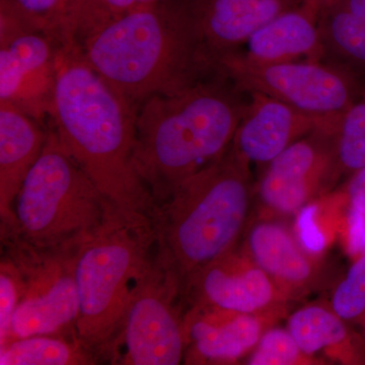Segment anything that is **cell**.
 <instances>
[{
  "mask_svg": "<svg viewBox=\"0 0 365 365\" xmlns=\"http://www.w3.org/2000/svg\"><path fill=\"white\" fill-rule=\"evenodd\" d=\"M67 333L36 335L11 340L0 350L1 365H81L95 364V353L78 336Z\"/></svg>",
  "mask_w": 365,
  "mask_h": 365,
  "instance_id": "21",
  "label": "cell"
},
{
  "mask_svg": "<svg viewBox=\"0 0 365 365\" xmlns=\"http://www.w3.org/2000/svg\"><path fill=\"white\" fill-rule=\"evenodd\" d=\"M20 299L18 272L7 257L0 265V350L11 340V322Z\"/></svg>",
  "mask_w": 365,
  "mask_h": 365,
  "instance_id": "27",
  "label": "cell"
},
{
  "mask_svg": "<svg viewBox=\"0 0 365 365\" xmlns=\"http://www.w3.org/2000/svg\"><path fill=\"white\" fill-rule=\"evenodd\" d=\"M135 106L62 46L50 118L60 143L120 210L153 220L155 204L134 165Z\"/></svg>",
  "mask_w": 365,
  "mask_h": 365,
  "instance_id": "1",
  "label": "cell"
},
{
  "mask_svg": "<svg viewBox=\"0 0 365 365\" xmlns=\"http://www.w3.org/2000/svg\"><path fill=\"white\" fill-rule=\"evenodd\" d=\"M216 72L245 93H262L323 116L344 117L362 93L356 76L326 61L262 63L237 50L217 59Z\"/></svg>",
  "mask_w": 365,
  "mask_h": 365,
  "instance_id": "7",
  "label": "cell"
},
{
  "mask_svg": "<svg viewBox=\"0 0 365 365\" xmlns=\"http://www.w3.org/2000/svg\"><path fill=\"white\" fill-rule=\"evenodd\" d=\"M273 314L192 307L184 317L186 354L192 361L232 362L253 349Z\"/></svg>",
  "mask_w": 365,
  "mask_h": 365,
  "instance_id": "15",
  "label": "cell"
},
{
  "mask_svg": "<svg viewBox=\"0 0 365 365\" xmlns=\"http://www.w3.org/2000/svg\"><path fill=\"white\" fill-rule=\"evenodd\" d=\"M350 211L365 216V168L351 176L347 190Z\"/></svg>",
  "mask_w": 365,
  "mask_h": 365,
  "instance_id": "28",
  "label": "cell"
},
{
  "mask_svg": "<svg viewBox=\"0 0 365 365\" xmlns=\"http://www.w3.org/2000/svg\"><path fill=\"white\" fill-rule=\"evenodd\" d=\"M118 209L67 153L51 128L16 198V227L6 240L41 250L78 248Z\"/></svg>",
  "mask_w": 365,
  "mask_h": 365,
  "instance_id": "6",
  "label": "cell"
},
{
  "mask_svg": "<svg viewBox=\"0 0 365 365\" xmlns=\"http://www.w3.org/2000/svg\"><path fill=\"white\" fill-rule=\"evenodd\" d=\"M165 0H83L67 28L64 42L73 44L108 21Z\"/></svg>",
  "mask_w": 365,
  "mask_h": 365,
  "instance_id": "24",
  "label": "cell"
},
{
  "mask_svg": "<svg viewBox=\"0 0 365 365\" xmlns=\"http://www.w3.org/2000/svg\"><path fill=\"white\" fill-rule=\"evenodd\" d=\"M309 360L312 359L302 352L287 330L270 329L262 335L247 364H306Z\"/></svg>",
  "mask_w": 365,
  "mask_h": 365,
  "instance_id": "26",
  "label": "cell"
},
{
  "mask_svg": "<svg viewBox=\"0 0 365 365\" xmlns=\"http://www.w3.org/2000/svg\"><path fill=\"white\" fill-rule=\"evenodd\" d=\"M2 242L20 283L11 340L76 331L79 309L74 275L76 248L52 251L33 248L16 240Z\"/></svg>",
  "mask_w": 365,
  "mask_h": 365,
  "instance_id": "8",
  "label": "cell"
},
{
  "mask_svg": "<svg viewBox=\"0 0 365 365\" xmlns=\"http://www.w3.org/2000/svg\"><path fill=\"white\" fill-rule=\"evenodd\" d=\"M193 307L235 313L274 314L285 299L244 247H235L194 274L182 289Z\"/></svg>",
  "mask_w": 365,
  "mask_h": 365,
  "instance_id": "11",
  "label": "cell"
},
{
  "mask_svg": "<svg viewBox=\"0 0 365 365\" xmlns=\"http://www.w3.org/2000/svg\"><path fill=\"white\" fill-rule=\"evenodd\" d=\"M287 331L307 356L331 349L344 364H364V340L356 337L332 309L309 306L299 309L288 319Z\"/></svg>",
  "mask_w": 365,
  "mask_h": 365,
  "instance_id": "20",
  "label": "cell"
},
{
  "mask_svg": "<svg viewBox=\"0 0 365 365\" xmlns=\"http://www.w3.org/2000/svg\"><path fill=\"white\" fill-rule=\"evenodd\" d=\"M71 45L136 108L148 98L178 93L216 73L180 0L124 14Z\"/></svg>",
  "mask_w": 365,
  "mask_h": 365,
  "instance_id": "3",
  "label": "cell"
},
{
  "mask_svg": "<svg viewBox=\"0 0 365 365\" xmlns=\"http://www.w3.org/2000/svg\"><path fill=\"white\" fill-rule=\"evenodd\" d=\"M302 1L304 4H312V6H316L322 11L332 0H302Z\"/></svg>",
  "mask_w": 365,
  "mask_h": 365,
  "instance_id": "29",
  "label": "cell"
},
{
  "mask_svg": "<svg viewBox=\"0 0 365 365\" xmlns=\"http://www.w3.org/2000/svg\"><path fill=\"white\" fill-rule=\"evenodd\" d=\"M62 46L1 2L0 101L41 123L50 118Z\"/></svg>",
  "mask_w": 365,
  "mask_h": 365,
  "instance_id": "10",
  "label": "cell"
},
{
  "mask_svg": "<svg viewBox=\"0 0 365 365\" xmlns=\"http://www.w3.org/2000/svg\"><path fill=\"white\" fill-rule=\"evenodd\" d=\"M334 148L340 176L365 168V90L345 113Z\"/></svg>",
  "mask_w": 365,
  "mask_h": 365,
  "instance_id": "22",
  "label": "cell"
},
{
  "mask_svg": "<svg viewBox=\"0 0 365 365\" xmlns=\"http://www.w3.org/2000/svg\"><path fill=\"white\" fill-rule=\"evenodd\" d=\"M319 14V9L304 2L288 9L250 38L245 54L262 63L323 61Z\"/></svg>",
  "mask_w": 365,
  "mask_h": 365,
  "instance_id": "18",
  "label": "cell"
},
{
  "mask_svg": "<svg viewBox=\"0 0 365 365\" xmlns=\"http://www.w3.org/2000/svg\"><path fill=\"white\" fill-rule=\"evenodd\" d=\"M335 135V132H314L271 160L259 186L264 205L292 215L337 180Z\"/></svg>",
  "mask_w": 365,
  "mask_h": 365,
  "instance_id": "12",
  "label": "cell"
},
{
  "mask_svg": "<svg viewBox=\"0 0 365 365\" xmlns=\"http://www.w3.org/2000/svg\"><path fill=\"white\" fill-rule=\"evenodd\" d=\"M245 95L217 72L138 106L134 165L155 208L230 148L248 104Z\"/></svg>",
  "mask_w": 365,
  "mask_h": 365,
  "instance_id": "2",
  "label": "cell"
},
{
  "mask_svg": "<svg viewBox=\"0 0 365 365\" xmlns=\"http://www.w3.org/2000/svg\"><path fill=\"white\" fill-rule=\"evenodd\" d=\"M331 307L347 323L361 327L365 335V254L354 262L338 283Z\"/></svg>",
  "mask_w": 365,
  "mask_h": 365,
  "instance_id": "25",
  "label": "cell"
},
{
  "mask_svg": "<svg viewBox=\"0 0 365 365\" xmlns=\"http://www.w3.org/2000/svg\"><path fill=\"white\" fill-rule=\"evenodd\" d=\"M242 247L287 299L304 294L318 280V264L280 223H255Z\"/></svg>",
  "mask_w": 365,
  "mask_h": 365,
  "instance_id": "17",
  "label": "cell"
},
{
  "mask_svg": "<svg viewBox=\"0 0 365 365\" xmlns=\"http://www.w3.org/2000/svg\"><path fill=\"white\" fill-rule=\"evenodd\" d=\"M248 95L232 148L249 165L269 163L288 146L314 132L337 133L343 119L302 111L262 93Z\"/></svg>",
  "mask_w": 365,
  "mask_h": 365,
  "instance_id": "13",
  "label": "cell"
},
{
  "mask_svg": "<svg viewBox=\"0 0 365 365\" xmlns=\"http://www.w3.org/2000/svg\"><path fill=\"white\" fill-rule=\"evenodd\" d=\"M49 129L9 103L0 101V220L1 240L16 227V198L47 141Z\"/></svg>",
  "mask_w": 365,
  "mask_h": 365,
  "instance_id": "16",
  "label": "cell"
},
{
  "mask_svg": "<svg viewBox=\"0 0 365 365\" xmlns=\"http://www.w3.org/2000/svg\"><path fill=\"white\" fill-rule=\"evenodd\" d=\"M83 0H1L29 25L63 44L67 26Z\"/></svg>",
  "mask_w": 365,
  "mask_h": 365,
  "instance_id": "23",
  "label": "cell"
},
{
  "mask_svg": "<svg viewBox=\"0 0 365 365\" xmlns=\"http://www.w3.org/2000/svg\"><path fill=\"white\" fill-rule=\"evenodd\" d=\"M157 255L153 220L122 210L76 249V333L91 352H110L134 292Z\"/></svg>",
  "mask_w": 365,
  "mask_h": 365,
  "instance_id": "5",
  "label": "cell"
},
{
  "mask_svg": "<svg viewBox=\"0 0 365 365\" xmlns=\"http://www.w3.org/2000/svg\"><path fill=\"white\" fill-rule=\"evenodd\" d=\"M179 297L182 299L179 280L157 255L134 292L114 341L119 339L124 345V364H181L186 354V336L184 317L177 307Z\"/></svg>",
  "mask_w": 365,
  "mask_h": 365,
  "instance_id": "9",
  "label": "cell"
},
{
  "mask_svg": "<svg viewBox=\"0 0 365 365\" xmlns=\"http://www.w3.org/2000/svg\"><path fill=\"white\" fill-rule=\"evenodd\" d=\"M188 9L204 50L212 61L237 51L262 26L302 0H180Z\"/></svg>",
  "mask_w": 365,
  "mask_h": 365,
  "instance_id": "14",
  "label": "cell"
},
{
  "mask_svg": "<svg viewBox=\"0 0 365 365\" xmlns=\"http://www.w3.org/2000/svg\"><path fill=\"white\" fill-rule=\"evenodd\" d=\"M323 61L359 78L365 72V0H332L321 11Z\"/></svg>",
  "mask_w": 365,
  "mask_h": 365,
  "instance_id": "19",
  "label": "cell"
},
{
  "mask_svg": "<svg viewBox=\"0 0 365 365\" xmlns=\"http://www.w3.org/2000/svg\"><path fill=\"white\" fill-rule=\"evenodd\" d=\"M249 163L232 145L155 208L158 257L181 287L237 246L252 201Z\"/></svg>",
  "mask_w": 365,
  "mask_h": 365,
  "instance_id": "4",
  "label": "cell"
}]
</instances>
